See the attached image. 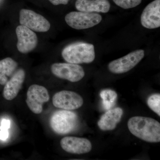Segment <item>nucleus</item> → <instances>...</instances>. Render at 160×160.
Returning <instances> with one entry per match:
<instances>
[{"label": "nucleus", "mask_w": 160, "mask_h": 160, "mask_svg": "<svg viewBox=\"0 0 160 160\" xmlns=\"http://www.w3.org/2000/svg\"><path fill=\"white\" fill-rule=\"evenodd\" d=\"M128 127L132 134L150 143L160 142V124L152 118L135 116L130 118Z\"/></svg>", "instance_id": "1"}, {"label": "nucleus", "mask_w": 160, "mask_h": 160, "mask_svg": "<svg viewBox=\"0 0 160 160\" xmlns=\"http://www.w3.org/2000/svg\"><path fill=\"white\" fill-rule=\"evenodd\" d=\"M62 55L68 63L88 64L92 62L95 58L94 46L92 44L83 42L72 43L64 48Z\"/></svg>", "instance_id": "2"}, {"label": "nucleus", "mask_w": 160, "mask_h": 160, "mask_svg": "<svg viewBox=\"0 0 160 160\" xmlns=\"http://www.w3.org/2000/svg\"><path fill=\"white\" fill-rule=\"evenodd\" d=\"M77 114L68 110H58L53 112L50 119L52 129L57 134L65 135L74 131L78 126Z\"/></svg>", "instance_id": "3"}, {"label": "nucleus", "mask_w": 160, "mask_h": 160, "mask_svg": "<svg viewBox=\"0 0 160 160\" xmlns=\"http://www.w3.org/2000/svg\"><path fill=\"white\" fill-rule=\"evenodd\" d=\"M65 21L71 28L81 30L89 29L99 24L102 17L95 12L73 11L66 15Z\"/></svg>", "instance_id": "4"}, {"label": "nucleus", "mask_w": 160, "mask_h": 160, "mask_svg": "<svg viewBox=\"0 0 160 160\" xmlns=\"http://www.w3.org/2000/svg\"><path fill=\"white\" fill-rule=\"evenodd\" d=\"M144 56L145 52L142 49L135 50L123 57L112 61L108 65V69L114 74L126 73L135 67Z\"/></svg>", "instance_id": "5"}, {"label": "nucleus", "mask_w": 160, "mask_h": 160, "mask_svg": "<svg viewBox=\"0 0 160 160\" xmlns=\"http://www.w3.org/2000/svg\"><path fill=\"white\" fill-rule=\"evenodd\" d=\"M52 72L57 77L76 82L85 75L84 69L78 64L70 63H56L51 66Z\"/></svg>", "instance_id": "6"}, {"label": "nucleus", "mask_w": 160, "mask_h": 160, "mask_svg": "<svg viewBox=\"0 0 160 160\" xmlns=\"http://www.w3.org/2000/svg\"><path fill=\"white\" fill-rule=\"evenodd\" d=\"M49 98V92L45 87L34 84L28 89L26 102L32 112L40 114L42 112L43 104L48 102Z\"/></svg>", "instance_id": "7"}, {"label": "nucleus", "mask_w": 160, "mask_h": 160, "mask_svg": "<svg viewBox=\"0 0 160 160\" xmlns=\"http://www.w3.org/2000/svg\"><path fill=\"white\" fill-rule=\"evenodd\" d=\"M19 15L20 24L32 31L46 32L50 29V24L49 21L42 16L32 10L21 9Z\"/></svg>", "instance_id": "8"}, {"label": "nucleus", "mask_w": 160, "mask_h": 160, "mask_svg": "<svg viewBox=\"0 0 160 160\" xmlns=\"http://www.w3.org/2000/svg\"><path fill=\"white\" fill-rule=\"evenodd\" d=\"M84 101L79 94L74 92L62 90L57 92L52 97L55 107L65 110H74L82 106Z\"/></svg>", "instance_id": "9"}, {"label": "nucleus", "mask_w": 160, "mask_h": 160, "mask_svg": "<svg viewBox=\"0 0 160 160\" xmlns=\"http://www.w3.org/2000/svg\"><path fill=\"white\" fill-rule=\"evenodd\" d=\"M16 32L18 39L17 47L21 53H29L37 46V36L32 30L21 25L17 27Z\"/></svg>", "instance_id": "10"}, {"label": "nucleus", "mask_w": 160, "mask_h": 160, "mask_svg": "<svg viewBox=\"0 0 160 160\" xmlns=\"http://www.w3.org/2000/svg\"><path fill=\"white\" fill-rule=\"evenodd\" d=\"M63 150L72 154H85L91 151L92 146L89 140L75 137H66L60 142Z\"/></svg>", "instance_id": "11"}, {"label": "nucleus", "mask_w": 160, "mask_h": 160, "mask_svg": "<svg viewBox=\"0 0 160 160\" xmlns=\"http://www.w3.org/2000/svg\"><path fill=\"white\" fill-rule=\"evenodd\" d=\"M141 22L146 29L160 27V0H154L146 6L141 15Z\"/></svg>", "instance_id": "12"}, {"label": "nucleus", "mask_w": 160, "mask_h": 160, "mask_svg": "<svg viewBox=\"0 0 160 160\" xmlns=\"http://www.w3.org/2000/svg\"><path fill=\"white\" fill-rule=\"evenodd\" d=\"M25 78L26 72L24 69H18L13 73L10 79L5 84L3 90V97L6 100L11 101L17 96Z\"/></svg>", "instance_id": "13"}, {"label": "nucleus", "mask_w": 160, "mask_h": 160, "mask_svg": "<svg viewBox=\"0 0 160 160\" xmlns=\"http://www.w3.org/2000/svg\"><path fill=\"white\" fill-rule=\"evenodd\" d=\"M75 7L81 12L106 13L110 9V4L108 0H77Z\"/></svg>", "instance_id": "14"}, {"label": "nucleus", "mask_w": 160, "mask_h": 160, "mask_svg": "<svg viewBox=\"0 0 160 160\" xmlns=\"http://www.w3.org/2000/svg\"><path fill=\"white\" fill-rule=\"evenodd\" d=\"M123 114L122 109L119 107L110 109L102 116L98 126L103 131L113 130L121 121Z\"/></svg>", "instance_id": "15"}, {"label": "nucleus", "mask_w": 160, "mask_h": 160, "mask_svg": "<svg viewBox=\"0 0 160 160\" xmlns=\"http://www.w3.org/2000/svg\"><path fill=\"white\" fill-rule=\"evenodd\" d=\"M18 63L11 58H7L0 61V84L5 85L8 77L13 75L18 67Z\"/></svg>", "instance_id": "16"}, {"label": "nucleus", "mask_w": 160, "mask_h": 160, "mask_svg": "<svg viewBox=\"0 0 160 160\" xmlns=\"http://www.w3.org/2000/svg\"><path fill=\"white\" fill-rule=\"evenodd\" d=\"M100 96L102 99L103 107L106 110H109L114 106L117 93L111 89H104L101 91Z\"/></svg>", "instance_id": "17"}, {"label": "nucleus", "mask_w": 160, "mask_h": 160, "mask_svg": "<svg viewBox=\"0 0 160 160\" xmlns=\"http://www.w3.org/2000/svg\"><path fill=\"white\" fill-rule=\"evenodd\" d=\"M147 103L149 108L160 116V95H152L148 98Z\"/></svg>", "instance_id": "18"}, {"label": "nucleus", "mask_w": 160, "mask_h": 160, "mask_svg": "<svg viewBox=\"0 0 160 160\" xmlns=\"http://www.w3.org/2000/svg\"><path fill=\"white\" fill-rule=\"evenodd\" d=\"M118 6L124 9L134 8L139 5L142 0H113Z\"/></svg>", "instance_id": "19"}, {"label": "nucleus", "mask_w": 160, "mask_h": 160, "mask_svg": "<svg viewBox=\"0 0 160 160\" xmlns=\"http://www.w3.org/2000/svg\"><path fill=\"white\" fill-rule=\"evenodd\" d=\"M10 121L9 120L4 119L2 120L1 127H0V130L1 129H8L10 128Z\"/></svg>", "instance_id": "20"}, {"label": "nucleus", "mask_w": 160, "mask_h": 160, "mask_svg": "<svg viewBox=\"0 0 160 160\" xmlns=\"http://www.w3.org/2000/svg\"><path fill=\"white\" fill-rule=\"evenodd\" d=\"M54 6L59 5H67L70 0H49Z\"/></svg>", "instance_id": "21"}, {"label": "nucleus", "mask_w": 160, "mask_h": 160, "mask_svg": "<svg viewBox=\"0 0 160 160\" xmlns=\"http://www.w3.org/2000/svg\"><path fill=\"white\" fill-rule=\"evenodd\" d=\"M9 137V132L8 129H1L0 130V139L5 141Z\"/></svg>", "instance_id": "22"}]
</instances>
